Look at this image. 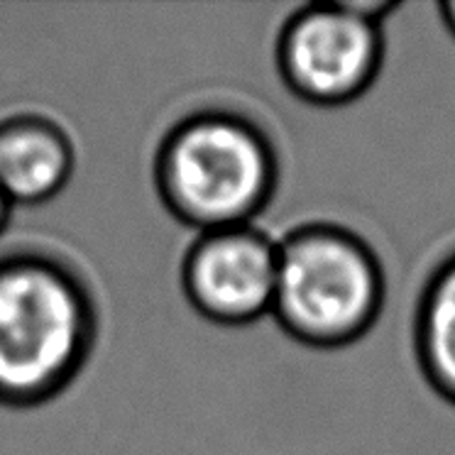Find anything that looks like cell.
Returning <instances> with one entry per match:
<instances>
[{"mask_svg": "<svg viewBox=\"0 0 455 455\" xmlns=\"http://www.w3.org/2000/svg\"><path fill=\"white\" fill-rule=\"evenodd\" d=\"M414 347L428 385L455 404V252L426 279L416 304Z\"/></svg>", "mask_w": 455, "mask_h": 455, "instance_id": "obj_7", "label": "cell"}, {"mask_svg": "<svg viewBox=\"0 0 455 455\" xmlns=\"http://www.w3.org/2000/svg\"><path fill=\"white\" fill-rule=\"evenodd\" d=\"M8 213H11V204H8V198L3 196V191H0V230L8 223Z\"/></svg>", "mask_w": 455, "mask_h": 455, "instance_id": "obj_9", "label": "cell"}, {"mask_svg": "<svg viewBox=\"0 0 455 455\" xmlns=\"http://www.w3.org/2000/svg\"><path fill=\"white\" fill-rule=\"evenodd\" d=\"M96 338L76 275L44 255L0 259V404H40L69 385Z\"/></svg>", "mask_w": 455, "mask_h": 455, "instance_id": "obj_1", "label": "cell"}, {"mask_svg": "<svg viewBox=\"0 0 455 455\" xmlns=\"http://www.w3.org/2000/svg\"><path fill=\"white\" fill-rule=\"evenodd\" d=\"M279 243L250 226L201 233L184 258L181 284L196 314L220 326H250L272 314Z\"/></svg>", "mask_w": 455, "mask_h": 455, "instance_id": "obj_5", "label": "cell"}, {"mask_svg": "<svg viewBox=\"0 0 455 455\" xmlns=\"http://www.w3.org/2000/svg\"><path fill=\"white\" fill-rule=\"evenodd\" d=\"M385 60L382 25L360 18L343 0L301 5L279 32L277 67L297 99L338 108L375 84Z\"/></svg>", "mask_w": 455, "mask_h": 455, "instance_id": "obj_4", "label": "cell"}, {"mask_svg": "<svg viewBox=\"0 0 455 455\" xmlns=\"http://www.w3.org/2000/svg\"><path fill=\"white\" fill-rule=\"evenodd\" d=\"M435 12H438V20L443 22V28L448 30V35L455 40V0L435 3Z\"/></svg>", "mask_w": 455, "mask_h": 455, "instance_id": "obj_8", "label": "cell"}, {"mask_svg": "<svg viewBox=\"0 0 455 455\" xmlns=\"http://www.w3.org/2000/svg\"><path fill=\"white\" fill-rule=\"evenodd\" d=\"M155 174L172 213L206 233L252 223L275 194L277 157L252 120L208 110L169 132Z\"/></svg>", "mask_w": 455, "mask_h": 455, "instance_id": "obj_3", "label": "cell"}, {"mask_svg": "<svg viewBox=\"0 0 455 455\" xmlns=\"http://www.w3.org/2000/svg\"><path fill=\"white\" fill-rule=\"evenodd\" d=\"M74 167V145L54 120L42 116L0 120V191L11 206H37L60 196Z\"/></svg>", "mask_w": 455, "mask_h": 455, "instance_id": "obj_6", "label": "cell"}, {"mask_svg": "<svg viewBox=\"0 0 455 455\" xmlns=\"http://www.w3.org/2000/svg\"><path fill=\"white\" fill-rule=\"evenodd\" d=\"M272 316L304 346L336 350L372 331L385 307L375 250L338 223H307L277 240Z\"/></svg>", "mask_w": 455, "mask_h": 455, "instance_id": "obj_2", "label": "cell"}]
</instances>
